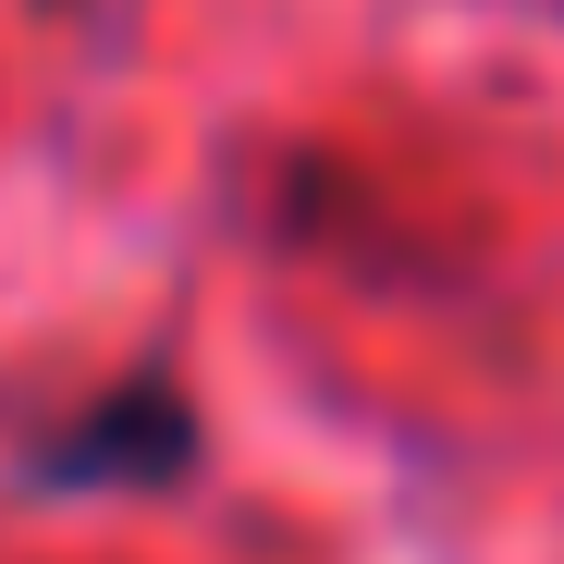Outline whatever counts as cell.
I'll return each instance as SVG.
<instances>
[{"label":"cell","mask_w":564,"mask_h":564,"mask_svg":"<svg viewBox=\"0 0 564 564\" xmlns=\"http://www.w3.org/2000/svg\"><path fill=\"white\" fill-rule=\"evenodd\" d=\"M50 466H62V479H111V466H123V479H160V466H184V417H172L160 393H123V405L86 417Z\"/></svg>","instance_id":"cell-1"}]
</instances>
